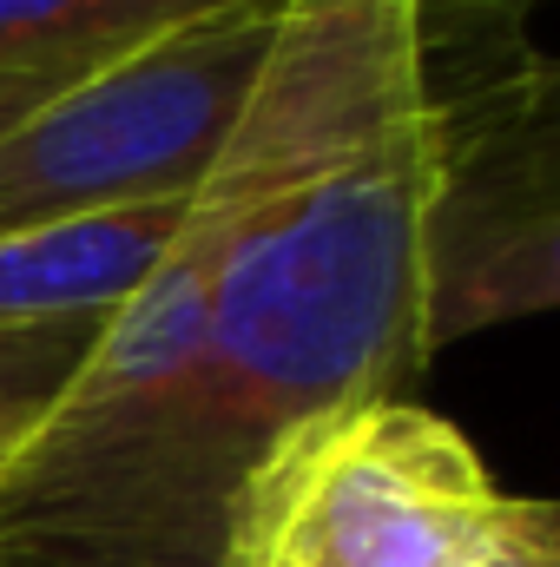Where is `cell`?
<instances>
[{"label":"cell","instance_id":"obj_5","mask_svg":"<svg viewBox=\"0 0 560 567\" xmlns=\"http://www.w3.org/2000/svg\"><path fill=\"white\" fill-rule=\"evenodd\" d=\"M191 198L0 231V330L113 317L172 251Z\"/></svg>","mask_w":560,"mask_h":567},{"label":"cell","instance_id":"obj_2","mask_svg":"<svg viewBox=\"0 0 560 567\" xmlns=\"http://www.w3.org/2000/svg\"><path fill=\"white\" fill-rule=\"evenodd\" d=\"M283 7H238L145 40L7 126L0 231L191 198L271 66Z\"/></svg>","mask_w":560,"mask_h":567},{"label":"cell","instance_id":"obj_7","mask_svg":"<svg viewBox=\"0 0 560 567\" xmlns=\"http://www.w3.org/2000/svg\"><path fill=\"white\" fill-rule=\"evenodd\" d=\"M106 317H66V323H33V330H0V423L7 416H46L60 390L80 377L93 357Z\"/></svg>","mask_w":560,"mask_h":567},{"label":"cell","instance_id":"obj_1","mask_svg":"<svg viewBox=\"0 0 560 567\" xmlns=\"http://www.w3.org/2000/svg\"><path fill=\"white\" fill-rule=\"evenodd\" d=\"M422 86L336 165L290 185L225 258L198 343L145 390L60 403L0 462V567H231L258 468L297 429L403 396L428 363Z\"/></svg>","mask_w":560,"mask_h":567},{"label":"cell","instance_id":"obj_8","mask_svg":"<svg viewBox=\"0 0 560 567\" xmlns=\"http://www.w3.org/2000/svg\"><path fill=\"white\" fill-rule=\"evenodd\" d=\"M548 0H416V33H422V66L481 53L495 40H521L528 13Z\"/></svg>","mask_w":560,"mask_h":567},{"label":"cell","instance_id":"obj_6","mask_svg":"<svg viewBox=\"0 0 560 567\" xmlns=\"http://www.w3.org/2000/svg\"><path fill=\"white\" fill-rule=\"evenodd\" d=\"M271 0H0V73H93L178 27Z\"/></svg>","mask_w":560,"mask_h":567},{"label":"cell","instance_id":"obj_9","mask_svg":"<svg viewBox=\"0 0 560 567\" xmlns=\"http://www.w3.org/2000/svg\"><path fill=\"white\" fill-rule=\"evenodd\" d=\"M462 567H560V502H535L515 495L501 535Z\"/></svg>","mask_w":560,"mask_h":567},{"label":"cell","instance_id":"obj_10","mask_svg":"<svg viewBox=\"0 0 560 567\" xmlns=\"http://www.w3.org/2000/svg\"><path fill=\"white\" fill-rule=\"evenodd\" d=\"M73 80H86V73H73V66H46V73H0V133L7 126H20L33 106H46L60 86H73Z\"/></svg>","mask_w":560,"mask_h":567},{"label":"cell","instance_id":"obj_11","mask_svg":"<svg viewBox=\"0 0 560 567\" xmlns=\"http://www.w3.org/2000/svg\"><path fill=\"white\" fill-rule=\"evenodd\" d=\"M33 423H40V416H7V423H0V462L13 455V442H20V435H27Z\"/></svg>","mask_w":560,"mask_h":567},{"label":"cell","instance_id":"obj_3","mask_svg":"<svg viewBox=\"0 0 560 567\" xmlns=\"http://www.w3.org/2000/svg\"><path fill=\"white\" fill-rule=\"evenodd\" d=\"M435 192L422 231L428 357L560 310V53L495 40L428 66Z\"/></svg>","mask_w":560,"mask_h":567},{"label":"cell","instance_id":"obj_4","mask_svg":"<svg viewBox=\"0 0 560 567\" xmlns=\"http://www.w3.org/2000/svg\"><path fill=\"white\" fill-rule=\"evenodd\" d=\"M515 495L481 449L409 396H370L297 429L258 468L231 567H462Z\"/></svg>","mask_w":560,"mask_h":567}]
</instances>
